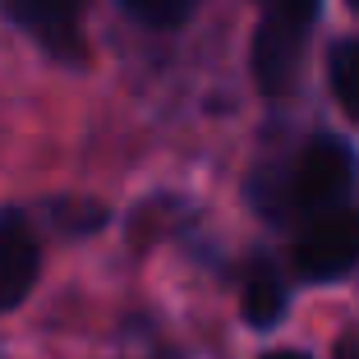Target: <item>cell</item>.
I'll use <instances>...</instances> for the list:
<instances>
[{
    "instance_id": "cell-9",
    "label": "cell",
    "mask_w": 359,
    "mask_h": 359,
    "mask_svg": "<svg viewBox=\"0 0 359 359\" xmlns=\"http://www.w3.org/2000/svg\"><path fill=\"white\" fill-rule=\"evenodd\" d=\"M263 359H309L304 350H272V355H263Z\"/></svg>"
},
{
    "instance_id": "cell-8",
    "label": "cell",
    "mask_w": 359,
    "mask_h": 359,
    "mask_svg": "<svg viewBox=\"0 0 359 359\" xmlns=\"http://www.w3.org/2000/svg\"><path fill=\"white\" fill-rule=\"evenodd\" d=\"M138 23H148V28H175L194 14L198 0H120Z\"/></svg>"
},
{
    "instance_id": "cell-4",
    "label": "cell",
    "mask_w": 359,
    "mask_h": 359,
    "mask_svg": "<svg viewBox=\"0 0 359 359\" xmlns=\"http://www.w3.org/2000/svg\"><path fill=\"white\" fill-rule=\"evenodd\" d=\"M5 14L55 60H83V0H5Z\"/></svg>"
},
{
    "instance_id": "cell-10",
    "label": "cell",
    "mask_w": 359,
    "mask_h": 359,
    "mask_svg": "<svg viewBox=\"0 0 359 359\" xmlns=\"http://www.w3.org/2000/svg\"><path fill=\"white\" fill-rule=\"evenodd\" d=\"M350 5H355V10H359V0H350Z\"/></svg>"
},
{
    "instance_id": "cell-2",
    "label": "cell",
    "mask_w": 359,
    "mask_h": 359,
    "mask_svg": "<svg viewBox=\"0 0 359 359\" xmlns=\"http://www.w3.org/2000/svg\"><path fill=\"white\" fill-rule=\"evenodd\" d=\"M323 0H258V32H254V74L267 97H281L290 88L304 55V37L318 19Z\"/></svg>"
},
{
    "instance_id": "cell-7",
    "label": "cell",
    "mask_w": 359,
    "mask_h": 359,
    "mask_svg": "<svg viewBox=\"0 0 359 359\" xmlns=\"http://www.w3.org/2000/svg\"><path fill=\"white\" fill-rule=\"evenodd\" d=\"M332 93H337L341 111L350 120H359V42H341L332 51Z\"/></svg>"
},
{
    "instance_id": "cell-5",
    "label": "cell",
    "mask_w": 359,
    "mask_h": 359,
    "mask_svg": "<svg viewBox=\"0 0 359 359\" xmlns=\"http://www.w3.org/2000/svg\"><path fill=\"white\" fill-rule=\"evenodd\" d=\"M37 267H42V249L28 217L19 208H5L0 212V313L28 299V290L37 285Z\"/></svg>"
},
{
    "instance_id": "cell-3",
    "label": "cell",
    "mask_w": 359,
    "mask_h": 359,
    "mask_svg": "<svg viewBox=\"0 0 359 359\" xmlns=\"http://www.w3.org/2000/svg\"><path fill=\"white\" fill-rule=\"evenodd\" d=\"M355 263H359V212L355 208H332L323 217H313L295 244V267L309 281L346 276Z\"/></svg>"
},
{
    "instance_id": "cell-6",
    "label": "cell",
    "mask_w": 359,
    "mask_h": 359,
    "mask_svg": "<svg viewBox=\"0 0 359 359\" xmlns=\"http://www.w3.org/2000/svg\"><path fill=\"white\" fill-rule=\"evenodd\" d=\"M285 313V285L272 267H254L249 285H244V318L254 327H276Z\"/></svg>"
},
{
    "instance_id": "cell-1",
    "label": "cell",
    "mask_w": 359,
    "mask_h": 359,
    "mask_svg": "<svg viewBox=\"0 0 359 359\" xmlns=\"http://www.w3.org/2000/svg\"><path fill=\"white\" fill-rule=\"evenodd\" d=\"M350 184H355V152L341 138H327V134L309 138L304 152L276 175L272 212H309V217H323V212L341 208Z\"/></svg>"
}]
</instances>
